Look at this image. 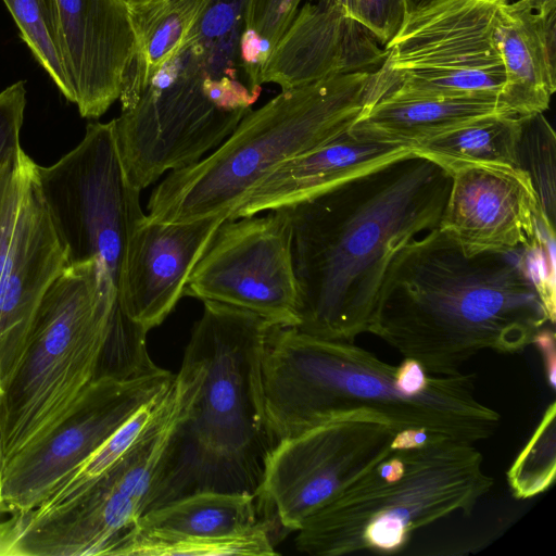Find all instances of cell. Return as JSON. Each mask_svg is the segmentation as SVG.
I'll return each instance as SVG.
<instances>
[{
    "label": "cell",
    "mask_w": 556,
    "mask_h": 556,
    "mask_svg": "<svg viewBox=\"0 0 556 556\" xmlns=\"http://www.w3.org/2000/svg\"><path fill=\"white\" fill-rule=\"evenodd\" d=\"M554 323V245L469 254L437 227L392 258L368 332L428 372L451 375L481 351H522Z\"/></svg>",
    "instance_id": "6da1fadb"
},
{
    "label": "cell",
    "mask_w": 556,
    "mask_h": 556,
    "mask_svg": "<svg viewBox=\"0 0 556 556\" xmlns=\"http://www.w3.org/2000/svg\"><path fill=\"white\" fill-rule=\"evenodd\" d=\"M451 173L415 153L286 207L299 286L296 329L353 342L368 332L396 252L439 226Z\"/></svg>",
    "instance_id": "7a4b0ae2"
},
{
    "label": "cell",
    "mask_w": 556,
    "mask_h": 556,
    "mask_svg": "<svg viewBox=\"0 0 556 556\" xmlns=\"http://www.w3.org/2000/svg\"><path fill=\"white\" fill-rule=\"evenodd\" d=\"M473 375H433L408 357L390 365L353 342L271 326L262 357L267 418L279 442L355 414L397 433L424 431L477 443L501 416L475 395Z\"/></svg>",
    "instance_id": "3957f363"
},
{
    "label": "cell",
    "mask_w": 556,
    "mask_h": 556,
    "mask_svg": "<svg viewBox=\"0 0 556 556\" xmlns=\"http://www.w3.org/2000/svg\"><path fill=\"white\" fill-rule=\"evenodd\" d=\"M203 303L179 370L187 380L186 400L144 513L206 491L260 496L267 458L278 443L262 380L265 340L274 325L243 308Z\"/></svg>",
    "instance_id": "277c9868"
},
{
    "label": "cell",
    "mask_w": 556,
    "mask_h": 556,
    "mask_svg": "<svg viewBox=\"0 0 556 556\" xmlns=\"http://www.w3.org/2000/svg\"><path fill=\"white\" fill-rule=\"evenodd\" d=\"M492 485L475 443L431 437L393 446L309 516L294 545L314 556L397 553L416 530L454 513L468 516Z\"/></svg>",
    "instance_id": "5b68a950"
},
{
    "label": "cell",
    "mask_w": 556,
    "mask_h": 556,
    "mask_svg": "<svg viewBox=\"0 0 556 556\" xmlns=\"http://www.w3.org/2000/svg\"><path fill=\"white\" fill-rule=\"evenodd\" d=\"M371 78L372 72H353L282 90L251 110L211 154L170 172L151 192L147 215L159 222L228 218L281 164L349 130Z\"/></svg>",
    "instance_id": "8992f818"
},
{
    "label": "cell",
    "mask_w": 556,
    "mask_h": 556,
    "mask_svg": "<svg viewBox=\"0 0 556 556\" xmlns=\"http://www.w3.org/2000/svg\"><path fill=\"white\" fill-rule=\"evenodd\" d=\"M116 304L98 260L66 266L51 282L23 355L1 386L0 471L43 439L100 375Z\"/></svg>",
    "instance_id": "52a82bcc"
},
{
    "label": "cell",
    "mask_w": 556,
    "mask_h": 556,
    "mask_svg": "<svg viewBox=\"0 0 556 556\" xmlns=\"http://www.w3.org/2000/svg\"><path fill=\"white\" fill-rule=\"evenodd\" d=\"M505 1L438 0L408 14L383 48L365 106L388 97L498 98L505 72L494 29Z\"/></svg>",
    "instance_id": "ba28073f"
},
{
    "label": "cell",
    "mask_w": 556,
    "mask_h": 556,
    "mask_svg": "<svg viewBox=\"0 0 556 556\" xmlns=\"http://www.w3.org/2000/svg\"><path fill=\"white\" fill-rule=\"evenodd\" d=\"M36 179L67 266L100 261L116 291L130 237L146 216L128 180L113 119L89 123L83 140Z\"/></svg>",
    "instance_id": "9c48e42d"
},
{
    "label": "cell",
    "mask_w": 556,
    "mask_h": 556,
    "mask_svg": "<svg viewBox=\"0 0 556 556\" xmlns=\"http://www.w3.org/2000/svg\"><path fill=\"white\" fill-rule=\"evenodd\" d=\"M206 52L194 33L151 79L136 102L113 119L130 184L142 190L216 149L251 111H228L206 93Z\"/></svg>",
    "instance_id": "30bf717a"
},
{
    "label": "cell",
    "mask_w": 556,
    "mask_h": 556,
    "mask_svg": "<svg viewBox=\"0 0 556 556\" xmlns=\"http://www.w3.org/2000/svg\"><path fill=\"white\" fill-rule=\"evenodd\" d=\"M174 374L155 366L131 376H98L66 416L0 471V514L28 511L137 410L164 394Z\"/></svg>",
    "instance_id": "8fae6325"
},
{
    "label": "cell",
    "mask_w": 556,
    "mask_h": 556,
    "mask_svg": "<svg viewBox=\"0 0 556 556\" xmlns=\"http://www.w3.org/2000/svg\"><path fill=\"white\" fill-rule=\"evenodd\" d=\"M396 434L384 420L355 414L282 439L267 458L260 497L283 529L298 531L387 456Z\"/></svg>",
    "instance_id": "7c38bea8"
},
{
    "label": "cell",
    "mask_w": 556,
    "mask_h": 556,
    "mask_svg": "<svg viewBox=\"0 0 556 556\" xmlns=\"http://www.w3.org/2000/svg\"><path fill=\"white\" fill-rule=\"evenodd\" d=\"M225 219L193 268L185 295L250 311L296 327L299 286L286 207Z\"/></svg>",
    "instance_id": "4fadbf2b"
},
{
    "label": "cell",
    "mask_w": 556,
    "mask_h": 556,
    "mask_svg": "<svg viewBox=\"0 0 556 556\" xmlns=\"http://www.w3.org/2000/svg\"><path fill=\"white\" fill-rule=\"evenodd\" d=\"M265 507L253 494L188 495L144 513L110 555H275L277 519L266 517Z\"/></svg>",
    "instance_id": "5bb4252c"
},
{
    "label": "cell",
    "mask_w": 556,
    "mask_h": 556,
    "mask_svg": "<svg viewBox=\"0 0 556 556\" xmlns=\"http://www.w3.org/2000/svg\"><path fill=\"white\" fill-rule=\"evenodd\" d=\"M62 54L74 94L87 118L102 116L121 97L137 39L125 0H55Z\"/></svg>",
    "instance_id": "9a60e30c"
},
{
    "label": "cell",
    "mask_w": 556,
    "mask_h": 556,
    "mask_svg": "<svg viewBox=\"0 0 556 556\" xmlns=\"http://www.w3.org/2000/svg\"><path fill=\"white\" fill-rule=\"evenodd\" d=\"M217 214L189 222L146 215L126 252L117 300L125 315L148 332L161 325L185 295L188 279L219 225Z\"/></svg>",
    "instance_id": "2e32d148"
},
{
    "label": "cell",
    "mask_w": 556,
    "mask_h": 556,
    "mask_svg": "<svg viewBox=\"0 0 556 556\" xmlns=\"http://www.w3.org/2000/svg\"><path fill=\"white\" fill-rule=\"evenodd\" d=\"M452 184L438 228L469 254L510 251L538 235V201L528 174L518 168L464 165Z\"/></svg>",
    "instance_id": "e0dca14e"
},
{
    "label": "cell",
    "mask_w": 556,
    "mask_h": 556,
    "mask_svg": "<svg viewBox=\"0 0 556 556\" xmlns=\"http://www.w3.org/2000/svg\"><path fill=\"white\" fill-rule=\"evenodd\" d=\"M66 266L35 168L23 195L11 251L0 271V386L23 355L45 292Z\"/></svg>",
    "instance_id": "ac0fdd59"
},
{
    "label": "cell",
    "mask_w": 556,
    "mask_h": 556,
    "mask_svg": "<svg viewBox=\"0 0 556 556\" xmlns=\"http://www.w3.org/2000/svg\"><path fill=\"white\" fill-rule=\"evenodd\" d=\"M384 54L356 21L324 0L307 1L274 47L257 83L289 90L333 75L375 72Z\"/></svg>",
    "instance_id": "d6986e66"
},
{
    "label": "cell",
    "mask_w": 556,
    "mask_h": 556,
    "mask_svg": "<svg viewBox=\"0 0 556 556\" xmlns=\"http://www.w3.org/2000/svg\"><path fill=\"white\" fill-rule=\"evenodd\" d=\"M413 150L363 140L349 130L281 164L258 182L227 219L292 206Z\"/></svg>",
    "instance_id": "ffe728a7"
},
{
    "label": "cell",
    "mask_w": 556,
    "mask_h": 556,
    "mask_svg": "<svg viewBox=\"0 0 556 556\" xmlns=\"http://www.w3.org/2000/svg\"><path fill=\"white\" fill-rule=\"evenodd\" d=\"M494 40L505 72L497 98L502 112L521 117L546 111L556 90V11L540 15L505 1Z\"/></svg>",
    "instance_id": "44dd1931"
},
{
    "label": "cell",
    "mask_w": 556,
    "mask_h": 556,
    "mask_svg": "<svg viewBox=\"0 0 556 556\" xmlns=\"http://www.w3.org/2000/svg\"><path fill=\"white\" fill-rule=\"evenodd\" d=\"M496 113L503 112L495 97H388L363 108L349 132L357 139L413 149L437 136Z\"/></svg>",
    "instance_id": "7402d4cb"
},
{
    "label": "cell",
    "mask_w": 556,
    "mask_h": 556,
    "mask_svg": "<svg viewBox=\"0 0 556 556\" xmlns=\"http://www.w3.org/2000/svg\"><path fill=\"white\" fill-rule=\"evenodd\" d=\"M212 0H167L130 12L136 54L119 100L130 108L153 76L188 43Z\"/></svg>",
    "instance_id": "603a6c76"
},
{
    "label": "cell",
    "mask_w": 556,
    "mask_h": 556,
    "mask_svg": "<svg viewBox=\"0 0 556 556\" xmlns=\"http://www.w3.org/2000/svg\"><path fill=\"white\" fill-rule=\"evenodd\" d=\"M520 137V117L496 113L437 136L412 150L448 172L464 165L521 169Z\"/></svg>",
    "instance_id": "cb8c5ba5"
},
{
    "label": "cell",
    "mask_w": 556,
    "mask_h": 556,
    "mask_svg": "<svg viewBox=\"0 0 556 556\" xmlns=\"http://www.w3.org/2000/svg\"><path fill=\"white\" fill-rule=\"evenodd\" d=\"M167 391L137 410L102 445L76 467L39 506L24 511V514L30 517H39L79 495L90 483L111 468L141 437L156 417Z\"/></svg>",
    "instance_id": "d4e9b609"
},
{
    "label": "cell",
    "mask_w": 556,
    "mask_h": 556,
    "mask_svg": "<svg viewBox=\"0 0 556 556\" xmlns=\"http://www.w3.org/2000/svg\"><path fill=\"white\" fill-rule=\"evenodd\" d=\"M23 41L67 101L74 94L64 65L55 0H2Z\"/></svg>",
    "instance_id": "484cf974"
},
{
    "label": "cell",
    "mask_w": 556,
    "mask_h": 556,
    "mask_svg": "<svg viewBox=\"0 0 556 556\" xmlns=\"http://www.w3.org/2000/svg\"><path fill=\"white\" fill-rule=\"evenodd\" d=\"M520 168L532 184L538 201V220L555 233L556 135L543 113L521 116Z\"/></svg>",
    "instance_id": "4316f807"
},
{
    "label": "cell",
    "mask_w": 556,
    "mask_h": 556,
    "mask_svg": "<svg viewBox=\"0 0 556 556\" xmlns=\"http://www.w3.org/2000/svg\"><path fill=\"white\" fill-rule=\"evenodd\" d=\"M556 473V403L545 409L538 427L507 471L516 498H530L545 492Z\"/></svg>",
    "instance_id": "83f0119b"
},
{
    "label": "cell",
    "mask_w": 556,
    "mask_h": 556,
    "mask_svg": "<svg viewBox=\"0 0 556 556\" xmlns=\"http://www.w3.org/2000/svg\"><path fill=\"white\" fill-rule=\"evenodd\" d=\"M36 165L22 148L0 163V271L11 251L23 195Z\"/></svg>",
    "instance_id": "f1b7e54d"
},
{
    "label": "cell",
    "mask_w": 556,
    "mask_h": 556,
    "mask_svg": "<svg viewBox=\"0 0 556 556\" xmlns=\"http://www.w3.org/2000/svg\"><path fill=\"white\" fill-rule=\"evenodd\" d=\"M302 0H245L243 29L252 30L274 47L291 24Z\"/></svg>",
    "instance_id": "f546056e"
},
{
    "label": "cell",
    "mask_w": 556,
    "mask_h": 556,
    "mask_svg": "<svg viewBox=\"0 0 556 556\" xmlns=\"http://www.w3.org/2000/svg\"><path fill=\"white\" fill-rule=\"evenodd\" d=\"M407 16L404 0H352L351 18L386 46Z\"/></svg>",
    "instance_id": "4dcf8cb0"
},
{
    "label": "cell",
    "mask_w": 556,
    "mask_h": 556,
    "mask_svg": "<svg viewBox=\"0 0 556 556\" xmlns=\"http://www.w3.org/2000/svg\"><path fill=\"white\" fill-rule=\"evenodd\" d=\"M26 93L24 80L15 81L0 92V163L21 148Z\"/></svg>",
    "instance_id": "1f68e13d"
},
{
    "label": "cell",
    "mask_w": 556,
    "mask_h": 556,
    "mask_svg": "<svg viewBox=\"0 0 556 556\" xmlns=\"http://www.w3.org/2000/svg\"><path fill=\"white\" fill-rule=\"evenodd\" d=\"M542 355L545 377L552 390L556 388V345L555 332L551 328H541L532 339Z\"/></svg>",
    "instance_id": "d6a6232c"
},
{
    "label": "cell",
    "mask_w": 556,
    "mask_h": 556,
    "mask_svg": "<svg viewBox=\"0 0 556 556\" xmlns=\"http://www.w3.org/2000/svg\"><path fill=\"white\" fill-rule=\"evenodd\" d=\"M510 7L516 10L546 15L556 11V0H517L510 3Z\"/></svg>",
    "instance_id": "836d02e7"
},
{
    "label": "cell",
    "mask_w": 556,
    "mask_h": 556,
    "mask_svg": "<svg viewBox=\"0 0 556 556\" xmlns=\"http://www.w3.org/2000/svg\"><path fill=\"white\" fill-rule=\"evenodd\" d=\"M330 7L334 8L343 15L351 17L352 0H324Z\"/></svg>",
    "instance_id": "e575fe53"
},
{
    "label": "cell",
    "mask_w": 556,
    "mask_h": 556,
    "mask_svg": "<svg viewBox=\"0 0 556 556\" xmlns=\"http://www.w3.org/2000/svg\"><path fill=\"white\" fill-rule=\"evenodd\" d=\"M438 0H404L407 15L424 9Z\"/></svg>",
    "instance_id": "d590c367"
},
{
    "label": "cell",
    "mask_w": 556,
    "mask_h": 556,
    "mask_svg": "<svg viewBox=\"0 0 556 556\" xmlns=\"http://www.w3.org/2000/svg\"><path fill=\"white\" fill-rule=\"evenodd\" d=\"M167 0H126L130 12L139 11Z\"/></svg>",
    "instance_id": "8d00e7d4"
},
{
    "label": "cell",
    "mask_w": 556,
    "mask_h": 556,
    "mask_svg": "<svg viewBox=\"0 0 556 556\" xmlns=\"http://www.w3.org/2000/svg\"><path fill=\"white\" fill-rule=\"evenodd\" d=\"M1 394H2V390H1V386H0V396H1Z\"/></svg>",
    "instance_id": "74e56055"
},
{
    "label": "cell",
    "mask_w": 556,
    "mask_h": 556,
    "mask_svg": "<svg viewBox=\"0 0 556 556\" xmlns=\"http://www.w3.org/2000/svg\"><path fill=\"white\" fill-rule=\"evenodd\" d=\"M126 1V0H125Z\"/></svg>",
    "instance_id": "f35d334b"
}]
</instances>
